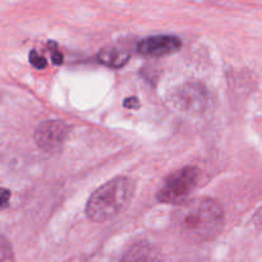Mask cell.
I'll return each instance as SVG.
<instances>
[{
  "instance_id": "cell-1",
  "label": "cell",
  "mask_w": 262,
  "mask_h": 262,
  "mask_svg": "<svg viewBox=\"0 0 262 262\" xmlns=\"http://www.w3.org/2000/svg\"><path fill=\"white\" fill-rule=\"evenodd\" d=\"M179 230L194 242H210L220 235L225 225L222 205L211 197L187 200L176 212Z\"/></svg>"
},
{
  "instance_id": "cell-2",
  "label": "cell",
  "mask_w": 262,
  "mask_h": 262,
  "mask_svg": "<svg viewBox=\"0 0 262 262\" xmlns=\"http://www.w3.org/2000/svg\"><path fill=\"white\" fill-rule=\"evenodd\" d=\"M135 194V182L117 177L96 189L86 205V215L95 223H105L124 211Z\"/></svg>"
},
{
  "instance_id": "cell-3",
  "label": "cell",
  "mask_w": 262,
  "mask_h": 262,
  "mask_svg": "<svg viewBox=\"0 0 262 262\" xmlns=\"http://www.w3.org/2000/svg\"><path fill=\"white\" fill-rule=\"evenodd\" d=\"M199 178L200 170L196 166H184L165 179L156 197L163 204L182 205L196 188Z\"/></svg>"
},
{
  "instance_id": "cell-4",
  "label": "cell",
  "mask_w": 262,
  "mask_h": 262,
  "mask_svg": "<svg viewBox=\"0 0 262 262\" xmlns=\"http://www.w3.org/2000/svg\"><path fill=\"white\" fill-rule=\"evenodd\" d=\"M69 127L61 120H45L35 130V142L48 152L60 150L68 137Z\"/></svg>"
},
{
  "instance_id": "cell-5",
  "label": "cell",
  "mask_w": 262,
  "mask_h": 262,
  "mask_svg": "<svg viewBox=\"0 0 262 262\" xmlns=\"http://www.w3.org/2000/svg\"><path fill=\"white\" fill-rule=\"evenodd\" d=\"M181 38L171 35H158L143 38L137 43V51L145 56H165L181 49Z\"/></svg>"
},
{
  "instance_id": "cell-6",
  "label": "cell",
  "mask_w": 262,
  "mask_h": 262,
  "mask_svg": "<svg viewBox=\"0 0 262 262\" xmlns=\"http://www.w3.org/2000/svg\"><path fill=\"white\" fill-rule=\"evenodd\" d=\"M173 102L181 110L197 112L204 107L206 102V94L204 87L196 83L183 84L173 95Z\"/></svg>"
},
{
  "instance_id": "cell-7",
  "label": "cell",
  "mask_w": 262,
  "mask_h": 262,
  "mask_svg": "<svg viewBox=\"0 0 262 262\" xmlns=\"http://www.w3.org/2000/svg\"><path fill=\"white\" fill-rule=\"evenodd\" d=\"M122 262H163V256L154 246L140 242L124 253Z\"/></svg>"
},
{
  "instance_id": "cell-8",
  "label": "cell",
  "mask_w": 262,
  "mask_h": 262,
  "mask_svg": "<svg viewBox=\"0 0 262 262\" xmlns=\"http://www.w3.org/2000/svg\"><path fill=\"white\" fill-rule=\"evenodd\" d=\"M129 51L119 46H106L97 54V59L104 66L110 68H120L129 60Z\"/></svg>"
},
{
  "instance_id": "cell-9",
  "label": "cell",
  "mask_w": 262,
  "mask_h": 262,
  "mask_svg": "<svg viewBox=\"0 0 262 262\" xmlns=\"http://www.w3.org/2000/svg\"><path fill=\"white\" fill-rule=\"evenodd\" d=\"M0 262H15L12 245L3 235H0Z\"/></svg>"
},
{
  "instance_id": "cell-10",
  "label": "cell",
  "mask_w": 262,
  "mask_h": 262,
  "mask_svg": "<svg viewBox=\"0 0 262 262\" xmlns=\"http://www.w3.org/2000/svg\"><path fill=\"white\" fill-rule=\"evenodd\" d=\"M28 59H30V63L32 64L36 69H45L46 66H48V61H46V59L43 58V56L38 55L35 50L31 51Z\"/></svg>"
},
{
  "instance_id": "cell-11",
  "label": "cell",
  "mask_w": 262,
  "mask_h": 262,
  "mask_svg": "<svg viewBox=\"0 0 262 262\" xmlns=\"http://www.w3.org/2000/svg\"><path fill=\"white\" fill-rule=\"evenodd\" d=\"M10 201V191L7 188L0 187V210L7 209L9 206Z\"/></svg>"
},
{
  "instance_id": "cell-12",
  "label": "cell",
  "mask_w": 262,
  "mask_h": 262,
  "mask_svg": "<svg viewBox=\"0 0 262 262\" xmlns=\"http://www.w3.org/2000/svg\"><path fill=\"white\" fill-rule=\"evenodd\" d=\"M140 100L137 97H128L124 100V106L128 109H138L140 107Z\"/></svg>"
},
{
  "instance_id": "cell-13",
  "label": "cell",
  "mask_w": 262,
  "mask_h": 262,
  "mask_svg": "<svg viewBox=\"0 0 262 262\" xmlns=\"http://www.w3.org/2000/svg\"><path fill=\"white\" fill-rule=\"evenodd\" d=\"M51 60H53L54 64H61V63H63V55L60 54V51L53 50V54H51Z\"/></svg>"
}]
</instances>
